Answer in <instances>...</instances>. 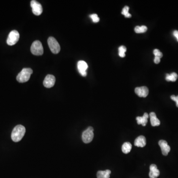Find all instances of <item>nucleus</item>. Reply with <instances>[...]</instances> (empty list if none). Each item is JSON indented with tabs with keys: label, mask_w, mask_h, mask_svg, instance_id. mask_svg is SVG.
Returning <instances> with one entry per match:
<instances>
[{
	"label": "nucleus",
	"mask_w": 178,
	"mask_h": 178,
	"mask_svg": "<svg viewBox=\"0 0 178 178\" xmlns=\"http://www.w3.org/2000/svg\"><path fill=\"white\" fill-rule=\"evenodd\" d=\"M129 7L128 6H125L122 10V14L124 15L126 17L129 18L131 17V14H129Z\"/></svg>",
	"instance_id": "obj_19"
},
{
	"label": "nucleus",
	"mask_w": 178,
	"mask_h": 178,
	"mask_svg": "<svg viewBox=\"0 0 178 178\" xmlns=\"http://www.w3.org/2000/svg\"><path fill=\"white\" fill-rule=\"evenodd\" d=\"M90 17L92 18V20H93V21L94 22H95V23L98 22L99 21H100V18H99V17H98V16H97V14H91V15H90Z\"/></svg>",
	"instance_id": "obj_20"
},
{
	"label": "nucleus",
	"mask_w": 178,
	"mask_h": 178,
	"mask_svg": "<svg viewBox=\"0 0 178 178\" xmlns=\"http://www.w3.org/2000/svg\"><path fill=\"white\" fill-rule=\"evenodd\" d=\"M48 43L49 47L52 53L55 54L59 53L60 51V45L55 38L49 37L48 38Z\"/></svg>",
	"instance_id": "obj_3"
},
{
	"label": "nucleus",
	"mask_w": 178,
	"mask_h": 178,
	"mask_svg": "<svg viewBox=\"0 0 178 178\" xmlns=\"http://www.w3.org/2000/svg\"><path fill=\"white\" fill-rule=\"evenodd\" d=\"M33 73V70L30 68H24L22 69L17 77V81L19 83H24L27 82L30 79V76Z\"/></svg>",
	"instance_id": "obj_2"
},
{
	"label": "nucleus",
	"mask_w": 178,
	"mask_h": 178,
	"mask_svg": "<svg viewBox=\"0 0 178 178\" xmlns=\"http://www.w3.org/2000/svg\"><path fill=\"white\" fill-rule=\"evenodd\" d=\"M173 35L176 38L177 41H178V31H177V30L174 31L173 32Z\"/></svg>",
	"instance_id": "obj_26"
},
{
	"label": "nucleus",
	"mask_w": 178,
	"mask_h": 178,
	"mask_svg": "<svg viewBox=\"0 0 178 178\" xmlns=\"http://www.w3.org/2000/svg\"><path fill=\"white\" fill-rule=\"evenodd\" d=\"M154 54L155 57H158L159 58H161L163 56V54L161 52H160L159 49H155L154 51Z\"/></svg>",
	"instance_id": "obj_21"
},
{
	"label": "nucleus",
	"mask_w": 178,
	"mask_h": 178,
	"mask_svg": "<svg viewBox=\"0 0 178 178\" xmlns=\"http://www.w3.org/2000/svg\"><path fill=\"white\" fill-rule=\"evenodd\" d=\"M19 37L20 35L18 32L17 30H12L8 35L7 40V44L9 46L15 45L19 40Z\"/></svg>",
	"instance_id": "obj_6"
},
{
	"label": "nucleus",
	"mask_w": 178,
	"mask_h": 178,
	"mask_svg": "<svg viewBox=\"0 0 178 178\" xmlns=\"http://www.w3.org/2000/svg\"><path fill=\"white\" fill-rule=\"evenodd\" d=\"M111 171L110 170H106L105 171H99L97 172V178H110V175L111 174Z\"/></svg>",
	"instance_id": "obj_16"
},
{
	"label": "nucleus",
	"mask_w": 178,
	"mask_h": 178,
	"mask_svg": "<svg viewBox=\"0 0 178 178\" xmlns=\"http://www.w3.org/2000/svg\"><path fill=\"white\" fill-rule=\"evenodd\" d=\"M94 136V128L90 126L86 130L83 132L82 138L84 143L88 144L92 141Z\"/></svg>",
	"instance_id": "obj_4"
},
{
	"label": "nucleus",
	"mask_w": 178,
	"mask_h": 178,
	"mask_svg": "<svg viewBox=\"0 0 178 178\" xmlns=\"http://www.w3.org/2000/svg\"><path fill=\"white\" fill-rule=\"evenodd\" d=\"M135 92L138 97H145L148 95L149 90L147 87L142 86L136 88L135 89Z\"/></svg>",
	"instance_id": "obj_11"
},
{
	"label": "nucleus",
	"mask_w": 178,
	"mask_h": 178,
	"mask_svg": "<svg viewBox=\"0 0 178 178\" xmlns=\"http://www.w3.org/2000/svg\"><path fill=\"white\" fill-rule=\"evenodd\" d=\"M158 144L161 149L162 154L165 156H167L171 150L170 146L168 145L167 141L165 140H160L158 142Z\"/></svg>",
	"instance_id": "obj_10"
},
{
	"label": "nucleus",
	"mask_w": 178,
	"mask_h": 178,
	"mask_svg": "<svg viewBox=\"0 0 178 178\" xmlns=\"http://www.w3.org/2000/svg\"><path fill=\"white\" fill-rule=\"evenodd\" d=\"M31 52L35 56H41L44 53V49L41 42L39 41H35L32 44Z\"/></svg>",
	"instance_id": "obj_5"
},
{
	"label": "nucleus",
	"mask_w": 178,
	"mask_h": 178,
	"mask_svg": "<svg viewBox=\"0 0 178 178\" xmlns=\"http://www.w3.org/2000/svg\"><path fill=\"white\" fill-rule=\"evenodd\" d=\"M119 55L121 58H124L125 56V53L124 52H119Z\"/></svg>",
	"instance_id": "obj_27"
},
{
	"label": "nucleus",
	"mask_w": 178,
	"mask_h": 178,
	"mask_svg": "<svg viewBox=\"0 0 178 178\" xmlns=\"http://www.w3.org/2000/svg\"><path fill=\"white\" fill-rule=\"evenodd\" d=\"M77 67H78V71L81 75L84 77L86 76V70L88 67L87 63L85 61L80 60L77 63Z\"/></svg>",
	"instance_id": "obj_9"
},
{
	"label": "nucleus",
	"mask_w": 178,
	"mask_h": 178,
	"mask_svg": "<svg viewBox=\"0 0 178 178\" xmlns=\"http://www.w3.org/2000/svg\"><path fill=\"white\" fill-rule=\"evenodd\" d=\"M150 172L149 176L150 178H157L160 175V171L155 164H151L149 167Z\"/></svg>",
	"instance_id": "obj_12"
},
{
	"label": "nucleus",
	"mask_w": 178,
	"mask_h": 178,
	"mask_svg": "<svg viewBox=\"0 0 178 178\" xmlns=\"http://www.w3.org/2000/svg\"><path fill=\"white\" fill-rule=\"evenodd\" d=\"M25 132V128L21 125H18L15 126L11 133V138L12 141L14 142L21 141L24 136Z\"/></svg>",
	"instance_id": "obj_1"
},
{
	"label": "nucleus",
	"mask_w": 178,
	"mask_h": 178,
	"mask_svg": "<svg viewBox=\"0 0 178 178\" xmlns=\"http://www.w3.org/2000/svg\"><path fill=\"white\" fill-rule=\"evenodd\" d=\"M171 99L175 101L176 103V106L178 107V96H175V95H172L171 96Z\"/></svg>",
	"instance_id": "obj_22"
},
{
	"label": "nucleus",
	"mask_w": 178,
	"mask_h": 178,
	"mask_svg": "<svg viewBox=\"0 0 178 178\" xmlns=\"http://www.w3.org/2000/svg\"><path fill=\"white\" fill-rule=\"evenodd\" d=\"M56 83V78L55 76L49 74L46 76L44 81H43V85L44 86L47 88H51L55 85Z\"/></svg>",
	"instance_id": "obj_8"
},
{
	"label": "nucleus",
	"mask_w": 178,
	"mask_h": 178,
	"mask_svg": "<svg viewBox=\"0 0 178 178\" xmlns=\"http://www.w3.org/2000/svg\"><path fill=\"white\" fill-rule=\"evenodd\" d=\"M132 147V145L130 142H124L122 146V152L125 154H129L131 151Z\"/></svg>",
	"instance_id": "obj_17"
},
{
	"label": "nucleus",
	"mask_w": 178,
	"mask_h": 178,
	"mask_svg": "<svg viewBox=\"0 0 178 178\" xmlns=\"http://www.w3.org/2000/svg\"><path fill=\"white\" fill-rule=\"evenodd\" d=\"M146 144V138L144 136H138L136 138V140H135L134 145L136 147L143 148L145 147Z\"/></svg>",
	"instance_id": "obj_13"
},
{
	"label": "nucleus",
	"mask_w": 178,
	"mask_h": 178,
	"mask_svg": "<svg viewBox=\"0 0 178 178\" xmlns=\"http://www.w3.org/2000/svg\"><path fill=\"white\" fill-rule=\"evenodd\" d=\"M118 51H119V52H124V53H125L127 51V49L124 46H121L118 49Z\"/></svg>",
	"instance_id": "obj_23"
},
{
	"label": "nucleus",
	"mask_w": 178,
	"mask_h": 178,
	"mask_svg": "<svg viewBox=\"0 0 178 178\" xmlns=\"http://www.w3.org/2000/svg\"><path fill=\"white\" fill-rule=\"evenodd\" d=\"M149 117V115L147 113H145L142 116H138L136 118L137 123L138 125H142L143 126H145L148 123V119Z\"/></svg>",
	"instance_id": "obj_14"
},
{
	"label": "nucleus",
	"mask_w": 178,
	"mask_h": 178,
	"mask_svg": "<svg viewBox=\"0 0 178 178\" xmlns=\"http://www.w3.org/2000/svg\"><path fill=\"white\" fill-rule=\"evenodd\" d=\"M160 62V58H158V57H155L154 59V62L156 64H158Z\"/></svg>",
	"instance_id": "obj_25"
},
{
	"label": "nucleus",
	"mask_w": 178,
	"mask_h": 178,
	"mask_svg": "<svg viewBox=\"0 0 178 178\" xmlns=\"http://www.w3.org/2000/svg\"><path fill=\"white\" fill-rule=\"evenodd\" d=\"M31 7L32 8V12L36 15H40L43 12V8L40 3L35 0L31 2Z\"/></svg>",
	"instance_id": "obj_7"
},
{
	"label": "nucleus",
	"mask_w": 178,
	"mask_h": 178,
	"mask_svg": "<svg viewBox=\"0 0 178 178\" xmlns=\"http://www.w3.org/2000/svg\"><path fill=\"white\" fill-rule=\"evenodd\" d=\"M148 28L147 26H145V25H142V26L140 27V33H145V32L147 31Z\"/></svg>",
	"instance_id": "obj_24"
},
{
	"label": "nucleus",
	"mask_w": 178,
	"mask_h": 178,
	"mask_svg": "<svg viewBox=\"0 0 178 178\" xmlns=\"http://www.w3.org/2000/svg\"><path fill=\"white\" fill-rule=\"evenodd\" d=\"M149 117H150V120H151V126L155 127V126H158L160 125V120L157 118L156 114L152 112V113H150Z\"/></svg>",
	"instance_id": "obj_15"
},
{
	"label": "nucleus",
	"mask_w": 178,
	"mask_h": 178,
	"mask_svg": "<svg viewBox=\"0 0 178 178\" xmlns=\"http://www.w3.org/2000/svg\"><path fill=\"white\" fill-rule=\"evenodd\" d=\"M177 78H178V75L176 73L173 72L171 74H166V81L168 82L169 81L175 82L177 80Z\"/></svg>",
	"instance_id": "obj_18"
}]
</instances>
